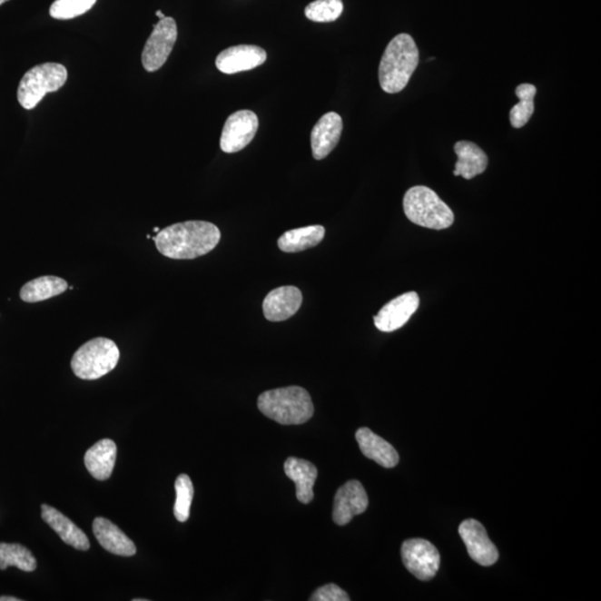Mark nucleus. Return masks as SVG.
I'll use <instances>...</instances> for the list:
<instances>
[{
	"label": "nucleus",
	"mask_w": 601,
	"mask_h": 601,
	"mask_svg": "<svg viewBox=\"0 0 601 601\" xmlns=\"http://www.w3.org/2000/svg\"><path fill=\"white\" fill-rule=\"evenodd\" d=\"M221 240L218 226L205 221H187L161 230L154 238L159 252L174 260H193L211 252Z\"/></svg>",
	"instance_id": "1"
},
{
	"label": "nucleus",
	"mask_w": 601,
	"mask_h": 601,
	"mask_svg": "<svg viewBox=\"0 0 601 601\" xmlns=\"http://www.w3.org/2000/svg\"><path fill=\"white\" fill-rule=\"evenodd\" d=\"M419 64V49L408 34L392 39L384 52L379 67V81L388 94L405 90Z\"/></svg>",
	"instance_id": "2"
},
{
	"label": "nucleus",
	"mask_w": 601,
	"mask_h": 601,
	"mask_svg": "<svg viewBox=\"0 0 601 601\" xmlns=\"http://www.w3.org/2000/svg\"><path fill=\"white\" fill-rule=\"evenodd\" d=\"M260 411L280 425H303L313 417L314 406L305 389L287 387L265 391L258 399Z\"/></svg>",
	"instance_id": "3"
},
{
	"label": "nucleus",
	"mask_w": 601,
	"mask_h": 601,
	"mask_svg": "<svg viewBox=\"0 0 601 601\" xmlns=\"http://www.w3.org/2000/svg\"><path fill=\"white\" fill-rule=\"evenodd\" d=\"M407 218L419 226L432 230L450 228L455 222L453 212L436 192L426 186H415L403 199Z\"/></svg>",
	"instance_id": "4"
},
{
	"label": "nucleus",
	"mask_w": 601,
	"mask_h": 601,
	"mask_svg": "<svg viewBox=\"0 0 601 601\" xmlns=\"http://www.w3.org/2000/svg\"><path fill=\"white\" fill-rule=\"evenodd\" d=\"M120 350L116 343L106 338H96L83 344L72 359L75 376L83 380H97L117 366Z\"/></svg>",
	"instance_id": "5"
},
{
	"label": "nucleus",
	"mask_w": 601,
	"mask_h": 601,
	"mask_svg": "<svg viewBox=\"0 0 601 601\" xmlns=\"http://www.w3.org/2000/svg\"><path fill=\"white\" fill-rule=\"evenodd\" d=\"M68 73L65 66L46 63L33 67L19 83L17 97L25 110L35 108L49 93L57 92L65 85Z\"/></svg>",
	"instance_id": "6"
},
{
	"label": "nucleus",
	"mask_w": 601,
	"mask_h": 601,
	"mask_svg": "<svg viewBox=\"0 0 601 601\" xmlns=\"http://www.w3.org/2000/svg\"><path fill=\"white\" fill-rule=\"evenodd\" d=\"M177 39V25L174 18L164 17L154 26L142 53L143 67L147 72L159 71L173 51Z\"/></svg>",
	"instance_id": "7"
},
{
	"label": "nucleus",
	"mask_w": 601,
	"mask_h": 601,
	"mask_svg": "<svg viewBox=\"0 0 601 601\" xmlns=\"http://www.w3.org/2000/svg\"><path fill=\"white\" fill-rule=\"evenodd\" d=\"M403 564L419 580H430L440 567L439 551L430 541L425 539H409L402 545Z\"/></svg>",
	"instance_id": "8"
},
{
	"label": "nucleus",
	"mask_w": 601,
	"mask_h": 601,
	"mask_svg": "<svg viewBox=\"0 0 601 601\" xmlns=\"http://www.w3.org/2000/svg\"><path fill=\"white\" fill-rule=\"evenodd\" d=\"M259 128V118L249 110L233 113L226 120L221 135V150L224 153H238L253 141Z\"/></svg>",
	"instance_id": "9"
},
{
	"label": "nucleus",
	"mask_w": 601,
	"mask_h": 601,
	"mask_svg": "<svg viewBox=\"0 0 601 601\" xmlns=\"http://www.w3.org/2000/svg\"><path fill=\"white\" fill-rule=\"evenodd\" d=\"M459 535L471 559L477 564L489 567L497 563L499 553L479 521L475 519L463 521L459 527Z\"/></svg>",
	"instance_id": "10"
},
{
	"label": "nucleus",
	"mask_w": 601,
	"mask_h": 601,
	"mask_svg": "<svg viewBox=\"0 0 601 601\" xmlns=\"http://www.w3.org/2000/svg\"><path fill=\"white\" fill-rule=\"evenodd\" d=\"M368 506V495L361 482L350 480L334 497L333 521L339 526H346L354 517L363 514Z\"/></svg>",
	"instance_id": "11"
},
{
	"label": "nucleus",
	"mask_w": 601,
	"mask_h": 601,
	"mask_svg": "<svg viewBox=\"0 0 601 601\" xmlns=\"http://www.w3.org/2000/svg\"><path fill=\"white\" fill-rule=\"evenodd\" d=\"M420 304L416 292H408L393 299L374 317V324L382 332H393L405 325Z\"/></svg>",
	"instance_id": "12"
},
{
	"label": "nucleus",
	"mask_w": 601,
	"mask_h": 601,
	"mask_svg": "<svg viewBox=\"0 0 601 601\" xmlns=\"http://www.w3.org/2000/svg\"><path fill=\"white\" fill-rule=\"evenodd\" d=\"M266 52L255 45H238L224 49L216 57L215 65L222 73L233 74L254 70L266 62Z\"/></svg>",
	"instance_id": "13"
},
{
	"label": "nucleus",
	"mask_w": 601,
	"mask_h": 601,
	"mask_svg": "<svg viewBox=\"0 0 601 601\" xmlns=\"http://www.w3.org/2000/svg\"><path fill=\"white\" fill-rule=\"evenodd\" d=\"M302 300L300 291L292 285L271 291L263 300L264 317L271 322L285 321L299 311Z\"/></svg>",
	"instance_id": "14"
},
{
	"label": "nucleus",
	"mask_w": 601,
	"mask_h": 601,
	"mask_svg": "<svg viewBox=\"0 0 601 601\" xmlns=\"http://www.w3.org/2000/svg\"><path fill=\"white\" fill-rule=\"evenodd\" d=\"M343 130L341 116L330 112L323 115L311 133L312 154L315 160H323L338 145Z\"/></svg>",
	"instance_id": "15"
},
{
	"label": "nucleus",
	"mask_w": 601,
	"mask_h": 601,
	"mask_svg": "<svg viewBox=\"0 0 601 601\" xmlns=\"http://www.w3.org/2000/svg\"><path fill=\"white\" fill-rule=\"evenodd\" d=\"M93 532L98 543L108 553L123 557H132L136 554L134 543L112 521L98 517L93 522Z\"/></svg>",
	"instance_id": "16"
},
{
	"label": "nucleus",
	"mask_w": 601,
	"mask_h": 601,
	"mask_svg": "<svg viewBox=\"0 0 601 601\" xmlns=\"http://www.w3.org/2000/svg\"><path fill=\"white\" fill-rule=\"evenodd\" d=\"M42 517L44 521L61 537L64 543L74 547L77 550L86 551L90 549V540H88L85 532L78 528L62 512L53 508L51 506L43 505Z\"/></svg>",
	"instance_id": "17"
},
{
	"label": "nucleus",
	"mask_w": 601,
	"mask_h": 601,
	"mask_svg": "<svg viewBox=\"0 0 601 601\" xmlns=\"http://www.w3.org/2000/svg\"><path fill=\"white\" fill-rule=\"evenodd\" d=\"M356 439L364 456L384 468H393L399 463V453L388 441L372 432L370 429L360 428Z\"/></svg>",
	"instance_id": "18"
},
{
	"label": "nucleus",
	"mask_w": 601,
	"mask_h": 601,
	"mask_svg": "<svg viewBox=\"0 0 601 601\" xmlns=\"http://www.w3.org/2000/svg\"><path fill=\"white\" fill-rule=\"evenodd\" d=\"M284 471L297 486V498L304 505L313 500V486L318 478V469L313 463L291 457L284 463Z\"/></svg>",
	"instance_id": "19"
},
{
	"label": "nucleus",
	"mask_w": 601,
	"mask_h": 601,
	"mask_svg": "<svg viewBox=\"0 0 601 601\" xmlns=\"http://www.w3.org/2000/svg\"><path fill=\"white\" fill-rule=\"evenodd\" d=\"M117 455L115 442L111 439L98 441L87 450L84 461L90 474L100 481L107 480L114 470Z\"/></svg>",
	"instance_id": "20"
},
{
	"label": "nucleus",
	"mask_w": 601,
	"mask_h": 601,
	"mask_svg": "<svg viewBox=\"0 0 601 601\" xmlns=\"http://www.w3.org/2000/svg\"><path fill=\"white\" fill-rule=\"evenodd\" d=\"M458 162L453 174L472 180L484 173L488 166V156L479 146L472 142L460 141L455 145Z\"/></svg>",
	"instance_id": "21"
},
{
	"label": "nucleus",
	"mask_w": 601,
	"mask_h": 601,
	"mask_svg": "<svg viewBox=\"0 0 601 601\" xmlns=\"http://www.w3.org/2000/svg\"><path fill=\"white\" fill-rule=\"evenodd\" d=\"M325 230L321 225L305 226L285 232L278 241L281 251L285 253H298L314 248L322 242Z\"/></svg>",
	"instance_id": "22"
},
{
	"label": "nucleus",
	"mask_w": 601,
	"mask_h": 601,
	"mask_svg": "<svg viewBox=\"0 0 601 601\" xmlns=\"http://www.w3.org/2000/svg\"><path fill=\"white\" fill-rule=\"evenodd\" d=\"M68 289L65 280L46 275L29 281L21 290L24 302L36 303L61 295Z\"/></svg>",
	"instance_id": "23"
},
{
	"label": "nucleus",
	"mask_w": 601,
	"mask_h": 601,
	"mask_svg": "<svg viewBox=\"0 0 601 601\" xmlns=\"http://www.w3.org/2000/svg\"><path fill=\"white\" fill-rule=\"evenodd\" d=\"M9 566L32 573L36 569L37 560L26 547L0 543V569L6 570Z\"/></svg>",
	"instance_id": "24"
},
{
	"label": "nucleus",
	"mask_w": 601,
	"mask_h": 601,
	"mask_svg": "<svg viewBox=\"0 0 601 601\" xmlns=\"http://www.w3.org/2000/svg\"><path fill=\"white\" fill-rule=\"evenodd\" d=\"M305 16L315 23L337 21L343 13L342 0H315L305 7Z\"/></svg>",
	"instance_id": "25"
},
{
	"label": "nucleus",
	"mask_w": 601,
	"mask_h": 601,
	"mask_svg": "<svg viewBox=\"0 0 601 601\" xmlns=\"http://www.w3.org/2000/svg\"><path fill=\"white\" fill-rule=\"evenodd\" d=\"M175 491L174 516L180 522H185L190 518L191 506L194 496V487L192 484L191 478L184 474L177 477Z\"/></svg>",
	"instance_id": "26"
},
{
	"label": "nucleus",
	"mask_w": 601,
	"mask_h": 601,
	"mask_svg": "<svg viewBox=\"0 0 601 601\" xmlns=\"http://www.w3.org/2000/svg\"><path fill=\"white\" fill-rule=\"evenodd\" d=\"M97 0H56L49 9V14L55 19L66 21L91 11Z\"/></svg>",
	"instance_id": "27"
},
{
	"label": "nucleus",
	"mask_w": 601,
	"mask_h": 601,
	"mask_svg": "<svg viewBox=\"0 0 601 601\" xmlns=\"http://www.w3.org/2000/svg\"><path fill=\"white\" fill-rule=\"evenodd\" d=\"M535 98H519L518 104H516L510 111V123L515 128L524 127L529 122L535 112Z\"/></svg>",
	"instance_id": "28"
},
{
	"label": "nucleus",
	"mask_w": 601,
	"mask_h": 601,
	"mask_svg": "<svg viewBox=\"0 0 601 601\" xmlns=\"http://www.w3.org/2000/svg\"><path fill=\"white\" fill-rule=\"evenodd\" d=\"M311 601H349V595L339 586L334 584H328L315 590Z\"/></svg>",
	"instance_id": "29"
},
{
	"label": "nucleus",
	"mask_w": 601,
	"mask_h": 601,
	"mask_svg": "<svg viewBox=\"0 0 601 601\" xmlns=\"http://www.w3.org/2000/svg\"><path fill=\"white\" fill-rule=\"evenodd\" d=\"M0 601H21V599L11 597V596H3V597H0Z\"/></svg>",
	"instance_id": "30"
},
{
	"label": "nucleus",
	"mask_w": 601,
	"mask_h": 601,
	"mask_svg": "<svg viewBox=\"0 0 601 601\" xmlns=\"http://www.w3.org/2000/svg\"><path fill=\"white\" fill-rule=\"evenodd\" d=\"M156 16L159 17L160 19H163L165 17V15L163 14L161 11L156 12Z\"/></svg>",
	"instance_id": "31"
},
{
	"label": "nucleus",
	"mask_w": 601,
	"mask_h": 601,
	"mask_svg": "<svg viewBox=\"0 0 601 601\" xmlns=\"http://www.w3.org/2000/svg\"><path fill=\"white\" fill-rule=\"evenodd\" d=\"M7 2H9V0H0V6H2V5Z\"/></svg>",
	"instance_id": "32"
},
{
	"label": "nucleus",
	"mask_w": 601,
	"mask_h": 601,
	"mask_svg": "<svg viewBox=\"0 0 601 601\" xmlns=\"http://www.w3.org/2000/svg\"><path fill=\"white\" fill-rule=\"evenodd\" d=\"M160 231L161 230L159 228H154V230H153V232H155V233H159Z\"/></svg>",
	"instance_id": "33"
},
{
	"label": "nucleus",
	"mask_w": 601,
	"mask_h": 601,
	"mask_svg": "<svg viewBox=\"0 0 601 601\" xmlns=\"http://www.w3.org/2000/svg\"><path fill=\"white\" fill-rule=\"evenodd\" d=\"M134 601H147V599H134Z\"/></svg>",
	"instance_id": "34"
}]
</instances>
